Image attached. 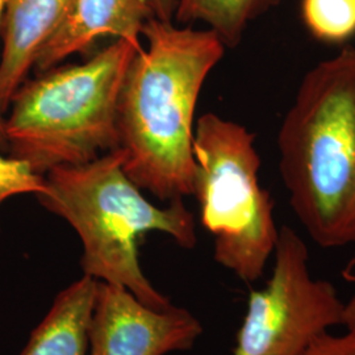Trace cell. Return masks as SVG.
<instances>
[{"mask_svg":"<svg viewBox=\"0 0 355 355\" xmlns=\"http://www.w3.org/2000/svg\"><path fill=\"white\" fill-rule=\"evenodd\" d=\"M141 36L148 45L129 64L119 99V149L137 187L173 202L192 195L196 105L227 46L211 29L155 17Z\"/></svg>","mask_w":355,"mask_h":355,"instance_id":"obj_1","label":"cell"},{"mask_svg":"<svg viewBox=\"0 0 355 355\" xmlns=\"http://www.w3.org/2000/svg\"><path fill=\"white\" fill-rule=\"evenodd\" d=\"M293 214L324 249L355 243V49L303 76L278 135Z\"/></svg>","mask_w":355,"mask_h":355,"instance_id":"obj_2","label":"cell"},{"mask_svg":"<svg viewBox=\"0 0 355 355\" xmlns=\"http://www.w3.org/2000/svg\"><path fill=\"white\" fill-rule=\"evenodd\" d=\"M121 149L89 164L58 166L45 178L38 202L76 229L83 243L85 275L123 286L144 304L166 309L171 303L153 287L139 261V240L161 232L184 249L196 245L193 215L183 199L161 208L150 203L124 171Z\"/></svg>","mask_w":355,"mask_h":355,"instance_id":"obj_3","label":"cell"},{"mask_svg":"<svg viewBox=\"0 0 355 355\" xmlns=\"http://www.w3.org/2000/svg\"><path fill=\"white\" fill-rule=\"evenodd\" d=\"M136 46L116 38L83 64L55 66L15 92L4 119L10 155L45 175L119 148L120 92Z\"/></svg>","mask_w":355,"mask_h":355,"instance_id":"obj_4","label":"cell"},{"mask_svg":"<svg viewBox=\"0 0 355 355\" xmlns=\"http://www.w3.org/2000/svg\"><path fill=\"white\" fill-rule=\"evenodd\" d=\"M255 135L218 114L195 123L193 190L200 223L214 237L215 261L250 284L274 254L279 228L274 200L259 183Z\"/></svg>","mask_w":355,"mask_h":355,"instance_id":"obj_5","label":"cell"},{"mask_svg":"<svg viewBox=\"0 0 355 355\" xmlns=\"http://www.w3.org/2000/svg\"><path fill=\"white\" fill-rule=\"evenodd\" d=\"M304 240L279 228L266 286L249 293L232 355H302L320 336L343 325L346 303L336 287L309 272Z\"/></svg>","mask_w":355,"mask_h":355,"instance_id":"obj_6","label":"cell"},{"mask_svg":"<svg viewBox=\"0 0 355 355\" xmlns=\"http://www.w3.org/2000/svg\"><path fill=\"white\" fill-rule=\"evenodd\" d=\"M203 333L190 311L154 309L123 286L99 282L89 324V355H165L189 350Z\"/></svg>","mask_w":355,"mask_h":355,"instance_id":"obj_7","label":"cell"},{"mask_svg":"<svg viewBox=\"0 0 355 355\" xmlns=\"http://www.w3.org/2000/svg\"><path fill=\"white\" fill-rule=\"evenodd\" d=\"M153 17L146 0H73L62 23L42 46L33 69L48 71L73 54H87L104 37L142 46L141 32Z\"/></svg>","mask_w":355,"mask_h":355,"instance_id":"obj_8","label":"cell"},{"mask_svg":"<svg viewBox=\"0 0 355 355\" xmlns=\"http://www.w3.org/2000/svg\"><path fill=\"white\" fill-rule=\"evenodd\" d=\"M73 0H6L0 20V112L28 79L42 46L62 23Z\"/></svg>","mask_w":355,"mask_h":355,"instance_id":"obj_9","label":"cell"},{"mask_svg":"<svg viewBox=\"0 0 355 355\" xmlns=\"http://www.w3.org/2000/svg\"><path fill=\"white\" fill-rule=\"evenodd\" d=\"M98 283L83 275L60 292L20 355H89Z\"/></svg>","mask_w":355,"mask_h":355,"instance_id":"obj_10","label":"cell"},{"mask_svg":"<svg viewBox=\"0 0 355 355\" xmlns=\"http://www.w3.org/2000/svg\"><path fill=\"white\" fill-rule=\"evenodd\" d=\"M283 0H178L174 20L202 23L227 48H236L254 20L277 8Z\"/></svg>","mask_w":355,"mask_h":355,"instance_id":"obj_11","label":"cell"},{"mask_svg":"<svg viewBox=\"0 0 355 355\" xmlns=\"http://www.w3.org/2000/svg\"><path fill=\"white\" fill-rule=\"evenodd\" d=\"M302 19L312 37L343 44L355 36V0H302Z\"/></svg>","mask_w":355,"mask_h":355,"instance_id":"obj_12","label":"cell"},{"mask_svg":"<svg viewBox=\"0 0 355 355\" xmlns=\"http://www.w3.org/2000/svg\"><path fill=\"white\" fill-rule=\"evenodd\" d=\"M45 191V178L36 174L26 162L0 154V205L10 198Z\"/></svg>","mask_w":355,"mask_h":355,"instance_id":"obj_13","label":"cell"},{"mask_svg":"<svg viewBox=\"0 0 355 355\" xmlns=\"http://www.w3.org/2000/svg\"><path fill=\"white\" fill-rule=\"evenodd\" d=\"M302 355H355V331L320 336Z\"/></svg>","mask_w":355,"mask_h":355,"instance_id":"obj_14","label":"cell"},{"mask_svg":"<svg viewBox=\"0 0 355 355\" xmlns=\"http://www.w3.org/2000/svg\"><path fill=\"white\" fill-rule=\"evenodd\" d=\"M153 17L162 21H174V15L177 10L178 0H146Z\"/></svg>","mask_w":355,"mask_h":355,"instance_id":"obj_15","label":"cell"},{"mask_svg":"<svg viewBox=\"0 0 355 355\" xmlns=\"http://www.w3.org/2000/svg\"><path fill=\"white\" fill-rule=\"evenodd\" d=\"M343 327L346 330L355 331V296L346 303V311H345V321Z\"/></svg>","mask_w":355,"mask_h":355,"instance_id":"obj_16","label":"cell"},{"mask_svg":"<svg viewBox=\"0 0 355 355\" xmlns=\"http://www.w3.org/2000/svg\"><path fill=\"white\" fill-rule=\"evenodd\" d=\"M341 275H343L345 282H347L349 284H352V286L355 287V252L350 257V259L346 263V266L343 267Z\"/></svg>","mask_w":355,"mask_h":355,"instance_id":"obj_17","label":"cell"},{"mask_svg":"<svg viewBox=\"0 0 355 355\" xmlns=\"http://www.w3.org/2000/svg\"><path fill=\"white\" fill-rule=\"evenodd\" d=\"M6 0H0V20H1V13L4 8ZM8 149V142H7V135H6V124H4V116L0 112V150Z\"/></svg>","mask_w":355,"mask_h":355,"instance_id":"obj_18","label":"cell"},{"mask_svg":"<svg viewBox=\"0 0 355 355\" xmlns=\"http://www.w3.org/2000/svg\"><path fill=\"white\" fill-rule=\"evenodd\" d=\"M354 49H355V46H354Z\"/></svg>","mask_w":355,"mask_h":355,"instance_id":"obj_19","label":"cell"}]
</instances>
